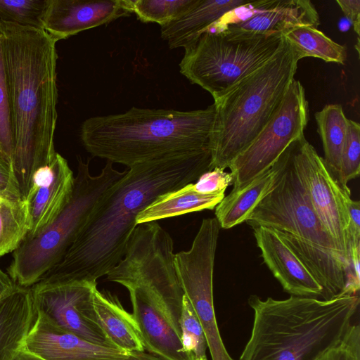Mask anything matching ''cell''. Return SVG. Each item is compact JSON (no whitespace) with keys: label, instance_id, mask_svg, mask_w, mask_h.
Here are the masks:
<instances>
[{"label":"cell","instance_id":"cell-36","mask_svg":"<svg viewBox=\"0 0 360 360\" xmlns=\"http://www.w3.org/2000/svg\"><path fill=\"white\" fill-rule=\"evenodd\" d=\"M0 194L9 198L21 199L13 179L12 169L1 158Z\"/></svg>","mask_w":360,"mask_h":360},{"label":"cell","instance_id":"cell-38","mask_svg":"<svg viewBox=\"0 0 360 360\" xmlns=\"http://www.w3.org/2000/svg\"><path fill=\"white\" fill-rule=\"evenodd\" d=\"M16 284L0 269V300L11 292Z\"/></svg>","mask_w":360,"mask_h":360},{"label":"cell","instance_id":"cell-7","mask_svg":"<svg viewBox=\"0 0 360 360\" xmlns=\"http://www.w3.org/2000/svg\"><path fill=\"white\" fill-rule=\"evenodd\" d=\"M89 161L78 157L71 197L56 219L37 234L25 237L13 251L8 271L15 284L30 287L64 257L102 195L126 173L107 161L101 173L92 176Z\"/></svg>","mask_w":360,"mask_h":360},{"label":"cell","instance_id":"cell-23","mask_svg":"<svg viewBox=\"0 0 360 360\" xmlns=\"http://www.w3.org/2000/svg\"><path fill=\"white\" fill-rule=\"evenodd\" d=\"M193 183L158 197L138 214L136 225L186 213L214 210L225 196V191L199 193L194 189Z\"/></svg>","mask_w":360,"mask_h":360},{"label":"cell","instance_id":"cell-39","mask_svg":"<svg viewBox=\"0 0 360 360\" xmlns=\"http://www.w3.org/2000/svg\"><path fill=\"white\" fill-rule=\"evenodd\" d=\"M121 360H164L155 355L146 353L144 351L130 352L128 356Z\"/></svg>","mask_w":360,"mask_h":360},{"label":"cell","instance_id":"cell-29","mask_svg":"<svg viewBox=\"0 0 360 360\" xmlns=\"http://www.w3.org/2000/svg\"><path fill=\"white\" fill-rule=\"evenodd\" d=\"M181 340L189 360H207V340L197 314L186 295L179 320Z\"/></svg>","mask_w":360,"mask_h":360},{"label":"cell","instance_id":"cell-11","mask_svg":"<svg viewBox=\"0 0 360 360\" xmlns=\"http://www.w3.org/2000/svg\"><path fill=\"white\" fill-rule=\"evenodd\" d=\"M307 122L305 91L300 82L293 79L274 115L229 165L233 188L247 184L271 168L289 145L304 135Z\"/></svg>","mask_w":360,"mask_h":360},{"label":"cell","instance_id":"cell-19","mask_svg":"<svg viewBox=\"0 0 360 360\" xmlns=\"http://www.w3.org/2000/svg\"><path fill=\"white\" fill-rule=\"evenodd\" d=\"M127 290L145 349L164 360H189L180 336L154 297L139 287Z\"/></svg>","mask_w":360,"mask_h":360},{"label":"cell","instance_id":"cell-1","mask_svg":"<svg viewBox=\"0 0 360 360\" xmlns=\"http://www.w3.org/2000/svg\"><path fill=\"white\" fill-rule=\"evenodd\" d=\"M209 148L131 166L99 199L63 258L36 283L97 285L122 259L138 214L210 170Z\"/></svg>","mask_w":360,"mask_h":360},{"label":"cell","instance_id":"cell-31","mask_svg":"<svg viewBox=\"0 0 360 360\" xmlns=\"http://www.w3.org/2000/svg\"><path fill=\"white\" fill-rule=\"evenodd\" d=\"M360 172V126L348 119L346 139L344 143L338 183L347 191H350L347 183L356 178Z\"/></svg>","mask_w":360,"mask_h":360},{"label":"cell","instance_id":"cell-25","mask_svg":"<svg viewBox=\"0 0 360 360\" xmlns=\"http://www.w3.org/2000/svg\"><path fill=\"white\" fill-rule=\"evenodd\" d=\"M315 119L323 143V159L330 173L338 182L348 118L346 117L341 105L329 104L316 112Z\"/></svg>","mask_w":360,"mask_h":360},{"label":"cell","instance_id":"cell-34","mask_svg":"<svg viewBox=\"0 0 360 360\" xmlns=\"http://www.w3.org/2000/svg\"><path fill=\"white\" fill-rule=\"evenodd\" d=\"M233 177L231 172L224 169L214 168L200 176L193 186L194 189L202 193H214L226 191L227 187L233 184Z\"/></svg>","mask_w":360,"mask_h":360},{"label":"cell","instance_id":"cell-5","mask_svg":"<svg viewBox=\"0 0 360 360\" xmlns=\"http://www.w3.org/2000/svg\"><path fill=\"white\" fill-rule=\"evenodd\" d=\"M290 145L274 164L271 186L245 222L274 229L321 285L323 300H331L342 295L348 265L311 205Z\"/></svg>","mask_w":360,"mask_h":360},{"label":"cell","instance_id":"cell-24","mask_svg":"<svg viewBox=\"0 0 360 360\" xmlns=\"http://www.w3.org/2000/svg\"><path fill=\"white\" fill-rule=\"evenodd\" d=\"M275 175L276 168L273 165L247 184L233 188L225 195L214 212L220 228L229 229L245 222L271 186Z\"/></svg>","mask_w":360,"mask_h":360},{"label":"cell","instance_id":"cell-9","mask_svg":"<svg viewBox=\"0 0 360 360\" xmlns=\"http://www.w3.org/2000/svg\"><path fill=\"white\" fill-rule=\"evenodd\" d=\"M174 243L156 221L137 224L125 254L106 275L127 289L139 287L157 301L181 338L179 320L184 292L174 264Z\"/></svg>","mask_w":360,"mask_h":360},{"label":"cell","instance_id":"cell-40","mask_svg":"<svg viewBox=\"0 0 360 360\" xmlns=\"http://www.w3.org/2000/svg\"><path fill=\"white\" fill-rule=\"evenodd\" d=\"M13 360H45L41 357L26 350L23 347L17 353Z\"/></svg>","mask_w":360,"mask_h":360},{"label":"cell","instance_id":"cell-22","mask_svg":"<svg viewBox=\"0 0 360 360\" xmlns=\"http://www.w3.org/2000/svg\"><path fill=\"white\" fill-rule=\"evenodd\" d=\"M93 303L98 323L115 347L127 352L145 347L132 314L122 307L117 296L93 290Z\"/></svg>","mask_w":360,"mask_h":360},{"label":"cell","instance_id":"cell-30","mask_svg":"<svg viewBox=\"0 0 360 360\" xmlns=\"http://www.w3.org/2000/svg\"><path fill=\"white\" fill-rule=\"evenodd\" d=\"M49 0H0V22L44 30Z\"/></svg>","mask_w":360,"mask_h":360},{"label":"cell","instance_id":"cell-26","mask_svg":"<svg viewBox=\"0 0 360 360\" xmlns=\"http://www.w3.org/2000/svg\"><path fill=\"white\" fill-rule=\"evenodd\" d=\"M299 60L313 57L328 63L343 64L347 58L346 48L328 37L317 27L298 26L283 34Z\"/></svg>","mask_w":360,"mask_h":360},{"label":"cell","instance_id":"cell-16","mask_svg":"<svg viewBox=\"0 0 360 360\" xmlns=\"http://www.w3.org/2000/svg\"><path fill=\"white\" fill-rule=\"evenodd\" d=\"M23 348L45 360H121L129 354L86 341L38 313Z\"/></svg>","mask_w":360,"mask_h":360},{"label":"cell","instance_id":"cell-27","mask_svg":"<svg viewBox=\"0 0 360 360\" xmlns=\"http://www.w3.org/2000/svg\"><path fill=\"white\" fill-rule=\"evenodd\" d=\"M29 230L26 202L0 194V257L14 251Z\"/></svg>","mask_w":360,"mask_h":360},{"label":"cell","instance_id":"cell-4","mask_svg":"<svg viewBox=\"0 0 360 360\" xmlns=\"http://www.w3.org/2000/svg\"><path fill=\"white\" fill-rule=\"evenodd\" d=\"M214 120V104L190 111L132 107L124 113L87 118L80 136L94 157L129 168L165 155L210 148Z\"/></svg>","mask_w":360,"mask_h":360},{"label":"cell","instance_id":"cell-15","mask_svg":"<svg viewBox=\"0 0 360 360\" xmlns=\"http://www.w3.org/2000/svg\"><path fill=\"white\" fill-rule=\"evenodd\" d=\"M74 179L68 162L58 153L36 173L25 200L30 219L26 236L37 234L59 214L71 197Z\"/></svg>","mask_w":360,"mask_h":360},{"label":"cell","instance_id":"cell-37","mask_svg":"<svg viewBox=\"0 0 360 360\" xmlns=\"http://www.w3.org/2000/svg\"><path fill=\"white\" fill-rule=\"evenodd\" d=\"M345 15L352 22L356 33L359 34L360 29V1L359 0H337Z\"/></svg>","mask_w":360,"mask_h":360},{"label":"cell","instance_id":"cell-10","mask_svg":"<svg viewBox=\"0 0 360 360\" xmlns=\"http://www.w3.org/2000/svg\"><path fill=\"white\" fill-rule=\"evenodd\" d=\"M219 229L215 218L204 219L191 248L174 254V264L202 328L212 360H236L221 339L214 308L213 273Z\"/></svg>","mask_w":360,"mask_h":360},{"label":"cell","instance_id":"cell-8","mask_svg":"<svg viewBox=\"0 0 360 360\" xmlns=\"http://www.w3.org/2000/svg\"><path fill=\"white\" fill-rule=\"evenodd\" d=\"M283 39L282 34L248 37L205 32L184 49L180 72L214 100L269 60Z\"/></svg>","mask_w":360,"mask_h":360},{"label":"cell","instance_id":"cell-14","mask_svg":"<svg viewBox=\"0 0 360 360\" xmlns=\"http://www.w3.org/2000/svg\"><path fill=\"white\" fill-rule=\"evenodd\" d=\"M131 13L128 0H49L44 30L58 41Z\"/></svg>","mask_w":360,"mask_h":360},{"label":"cell","instance_id":"cell-20","mask_svg":"<svg viewBox=\"0 0 360 360\" xmlns=\"http://www.w3.org/2000/svg\"><path fill=\"white\" fill-rule=\"evenodd\" d=\"M250 1L245 0H195L177 19L161 27V37L170 49L187 48L226 13Z\"/></svg>","mask_w":360,"mask_h":360},{"label":"cell","instance_id":"cell-6","mask_svg":"<svg viewBox=\"0 0 360 360\" xmlns=\"http://www.w3.org/2000/svg\"><path fill=\"white\" fill-rule=\"evenodd\" d=\"M299 60L284 38L269 60L214 100L210 170L229 168L262 130L281 103Z\"/></svg>","mask_w":360,"mask_h":360},{"label":"cell","instance_id":"cell-33","mask_svg":"<svg viewBox=\"0 0 360 360\" xmlns=\"http://www.w3.org/2000/svg\"><path fill=\"white\" fill-rule=\"evenodd\" d=\"M317 360H360V326L352 323L343 338Z\"/></svg>","mask_w":360,"mask_h":360},{"label":"cell","instance_id":"cell-13","mask_svg":"<svg viewBox=\"0 0 360 360\" xmlns=\"http://www.w3.org/2000/svg\"><path fill=\"white\" fill-rule=\"evenodd\" d=\"M97 285L35 283L30 287L36 313L56 326L91 343L116 348L98 323L93 303Z\"/></svg>","mask_w":360,"mask_h":360},{"label":"cell","instance_id":"cell-18","mask_svg":"<svg viewBox=\"0 0 360 360\" xmlns=\"http://www.w3.org/2000/svg\"><path fill=\"white\" fill-rule=\"evenodd\" d=\"M264 262L291 296L323 300V289L272 228L252 227Z\"/></svg>","mask_w":360,"mask_h":360},{"label":"cell","instance_id":"cell-21","mask_svg":"<svg viewBox=\"0 0 360 360\" xmlns=\"http://www.w3.org/2000/svg\"><path fill=\"white\" fill-rule=\"evenodd\" d=\"M36 316L30 287L16 284L0 300V360H13Z\"/></svg>","mask_w":360,"mask_h":360},{"label":"cell","instance_id":"cell-3","mask_svg":"<svg viewBox=\"0 0 360 360\" xmlns=\"http://www.w3.org/2000/svg\"><path fill=\"white\" fill-rule=\"evenodd\" d=\"M248 303L253 323L239 360H317L343 338L358 310L359 297L263 300L252 295Z\"/></svg>","mask_w":360,"mask_h":360},{"label":"cell","instance_id":"cell-12","mask_svg":"<svg viewBox=\"0 0 360 360\" xmlns=\"http://www.w3.org/2000/svg\"><path fill=\"white\" fill-rule=\"evenodd\" d=\"M290 148L296 172L311 205L349 267V217L346 200L351 197V191L340 186L304 135L291 143Z\"/></svg>","mask_w":360,"mask_h":360},{"label":"cell","instance_id":"cell-28","mask_svg":"<svg viewBox=\"0 0 360 360\" xmlns=\"http://www.w3.org/2000/svg\"><path fill=\"white\" fill-rule=\"evenodd\" d=\"M195 0H128L129 9L143 22H156L161 27L175 20Z\"/></svg>","mask_w":360,"mask_h":360},{"label":"cell","instance_id":"cell-32","mask_svg":"<svg viewBox=\"0 0 360 360\" xmlns=\"http://www.w3.org/2000/svg\"><path fill=\"white\" fill-rule=\"evenodd\" d=\"M13 154L9 97L4 54L0 40V158L11 169Z\"/></svg>","mask_w":360,"mask_h":360},{"label":"cell","instance_id":"cell-35","mask_svg":"<svg viewBox=\"0 0 360 360\" xmlns=\"http://www.w3.org/2000/svg\"><path fill=\"white\" fill-rule=\"evenodd\" d=\"M346 207L349 217L348 235L349 250L352 248L360 247V202L353 200L351 197L346 200Z\"/></svg>","mask_w":360,"mask_h":360},{"label":"cell","instance_id":"cell-2","mask_svg":"<svg viewBox=\"0 0 360 360\" xmlns=\"http://www.w3.org/2000/svg\"><path fill=\"white\" fill-rule=\"evenodd\" d=\"M13 154V176L25 200L36 173L56 154L57 121L56 44L43 29L0 22Z\"/></svg>","mask_w":360,"mask_h":360},{"label":"cell","instance_id":"cell-17","mask_svg":"<svg viewBox=\"0 0 360 360\" xmlns=\"http://www.w3.org/2000/svg\"><path fill=\"white\" fill-rule=\"evenodd\" d=\"M320 25L319 14L310 1L263 0L248 18L216 27L210 32L224 31L238 36L282 34L298 26Z\"/></svg>","mask_w":360,"mask_h":360}]
</instances>
